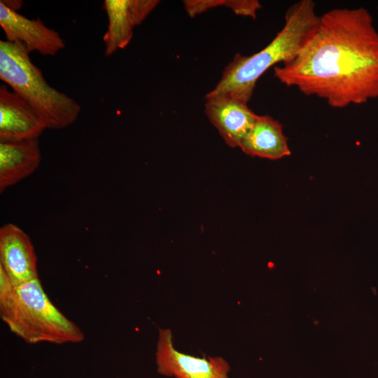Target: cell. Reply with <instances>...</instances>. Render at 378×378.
Listing matches in <instances>:
<instances>
[{
    "label": "cell",
    "mask_w": 378,
    "mask_h": 378,
    "mask_svg": "<svg viewBox=\"0 0 378 378\" xmlns=\"http://www.w3.org/2000/svg\"><path fill=\"white\" fill-rule=\"evenodd\" d=\"M274 74L333 108L378 97V31L370 13L364 8L323 13L296 56L274 66Z\"/></svg>",
    "instance_id": "1"
},
{
    "label": "cell",
    "mask_w": 378,
    "mask_h": 378,
    "mask_svg": "<svg viewBox=\"0 0 378 378\" xmlns=\"http://www.w3.org/2000/svg\"><path fill=\"white\" fill-rule=\"evenodd\" d=\"M319 18L313 1L293 4L286 13L284 27L273 40L250 56L237 53L205 97L228 96L248 104L259 78L270 67L294 58L314 33Z\"/></svg>",
    "instance_id": "2"
},
{
    "label": "cell",
    "mask_w": 378,
    "mask_h": 378,
    "mask_svg": "<svg viewBox=\"0 0 378 378\" xmlns=\"http://www.w3.org/2000/svg\"><path fill=\"white\" fill-rule=\"evenodd\" d=\"M0 317L28 344L79 343L85 335L50 301L38 278L13 286L0 267Z\"/></svg>",
    "instance_id": "3"
},
{
    "label": "cell",
    "mask_w": 378,
    "mask_h": 378,
    "mask_svg": "<svg viewBox=\"0 0 378 378\" xmlns=\"http://www.w3.org/2000/svg\"><path fill=\"white\" fill-rule=\"evenodd\" d=\"M0 78L38 113L47 129L65 128L79 116L80 105L47 83L21 43L0 41Z\"/></svg>",
    "instance_id": "4"
},
{
    "label": "cell",
    "mask_w": 378,
    "mask_h": 378,
    "mask_svg": "<svg viewBox=\"0 0 378 378\" xmlns=\"http://www.w3.org/2000/svg\"><path fill=\"white\" fill-rule=\"evenodd\" d=\"M157 372L174 378H230V367L222 357H197L178 351L169 328H160L155 351Z\"/></svg>",
    "instance_id": "5"
},
{
    "label": "cell",
    "mask_w": 378,
    "mask_h": 378,
    "mask_svg": "<svg viewBox=\"0 0 378 378\" xmlns=\"http://www.w3.org/2000/svg\"><path fill=\"white\" fill-rule=\"evenodd\" d=\"M0 26L7 41L21 43L30 53L54 56L65 48L60 34L48 27L39 18L29 19L0 2Z\"/></svg>",
    "instance_id": "6"
},
{
    "label": "cell",
    "mask_w": 378,
    "mask_h": 378,
    "mask_svg": "<svg viewBox=\"0 0 378 378\" xmlns=\"http://www.w3.org/2000/svg\"><path fill=\"white\" fill-rule=\"evenodd\" d=\"M158 0H105L108 24L104 34V55L111 56L125 48L133 36V30L158 5Z\"/></svg>",
    "instance_id": "7"
},
{
    "label": "cell",
    "mask_w": 378,
    "mask_h": 378,
    "mask_svg": "<svg viewBox=\"0 0 378 378\" xmlns=\"http://www.w3.org/2000/svg\"><path fill=\"white\" fill-rule=\"evenodd\" d=\"M0 267L15 286L38 278L32 242L22 229L12 223L0 229Z\"/></svg>",
    "instance_id": "8"
},
{
    "label": "cell",
    "mask_w": 378,
    "mask_h": 378,
    "mask_svg": "<svg viewBox=\"0 0 378 378\" xmlns=\"http://www.w3.org/2000/svg\"><path fill=\"white\" fill-rule=\"evenodd\" d=\"M46 129L38 113L24 99L0 86V141L38 139Z\"/></svg>",
    "instance_id": "9"
},
{
    "label": "cell",
    "mask_w": 378,
    "mask_h": 378,
    "mask_svg": "<svg viewBox=\"0 0 378 378\" xmlns=\"http://www.w3.org/2000/svg\"><path fill=\"white\" fill-rule=\"evenodd\" d=\"M204 112L225 143L237 147L253 125L257 115L247 103L228 96L205 97Z\"/></svg>",
    "instance_id": "10"
},
{
    "label": "cell",
    "mask_w": 378,
    "mask_h": 378,
    "mask_svg": "<svg viewBox=\"0 0 378 378\" xmlns=\"http://www.w3.org/2000/svg\"><path fill=\"white\" fill-rule=\"evenodd\" d=\"M41 159L38 139L0 141V192L31 174Z\"/></svg>",
    "instance_id": "11"
},
{
    "label": "cell",
    "mask_w": 378,
    "mask_h": 378,
    "mask_svg": "<svg viewBox=\"0 0 378 378\" xmlns=\"http://www.w3.org/2000/svg\"><path fill=\"white\" fill-rule=\"evenodd\" d=\"M239 147L246 155L277 160L290 155L281 123L269 115H257Z\"/></svg>",
    "instance_id": "12"
},
{
    "label": "cell",
    "mask_w": 378,
    "mask_h": 378,
    "mask_svg": "<svg viewBox=\"0 0 378 378\" xmlns=\"http://www.w3.org/2000/svg\"><path fill=\"white\" fill-rule=\"evenodd\" d=\"M183 4L188 15L192 18L208 9L225 6L237 15L255 18L257 11L262 8L257 0H186Z\"/></svg>",
    "instance_id": "13"
},
{
    "label": "cell",
    "mask_w": 378,
    "mask_h": 378,
    "mask_svg": "<svg viewBox=\"0 0 378 378\" xmlns=\"http://www.w3.org/2000/svg\"><path fill=\"white\" fill-rule=\"evenodd\" d=\"M0 2H1L4 5H5L7 8H10L12 10H15L18 12V10L20 9L23 1H19V0H1Z\"/></svg>",
    "instance_id": "14"
}]
</instances>
